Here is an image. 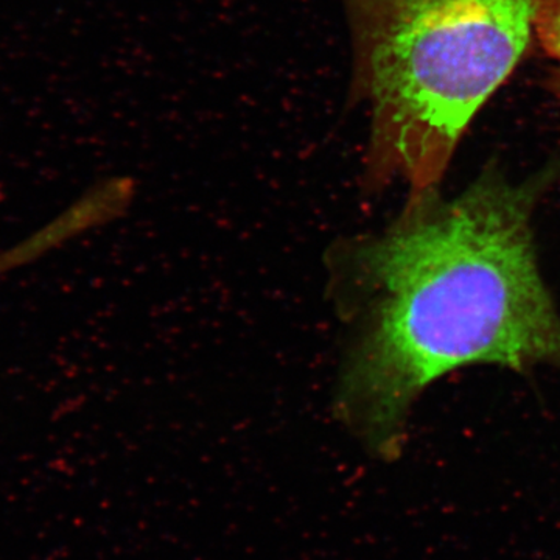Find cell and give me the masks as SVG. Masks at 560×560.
I'll use <instances>...</instances> for the list:
<instances>
[{
	"instance_id": "obj_1",
	"label": "cell",
	"mask_w": 560,
	"mask_h": 560,
	"mask_svg": "<svg viewBox=\"0 0 560 560\" xmlns=\"http://www.w3.org/2000/svg\"><path fill=\"white\" fill-rule=\"evenodd\" d=\"M559 180L560 156L525 178L489 162L453 197H408L385 230L330 248L331 298L352 326L335 416L371 459H401L420 397L453 372H560L534 226Z\"/></svg>"
},
{
	"instance_id": "obj_2",
	"label": "cell",
	"mask_w": 560,
	"mask_h": 560,
	"mask_svg": "<svg viewBox=\"0 0 560 560\" xmlns=\"http://www.w3.org/2000/svg\"><path fill=\"white\" fill-rule=\"evenodd\" d=\"M349 105L366 106L363 186L442 190L481 109L536 47L540 0H340Z\"/></svg>"
},
{
	"instance_id": "obj_3",
	"label": "cell",
	"mask_w": 560,
	"mask_h": 560,
	"mask_svg": "<svg viewBox=\"0 0 560 560\" xmlns=\"http://www.w3.org/2000/svg\"><path fill=\"white\" fill-rule=\"evenodd\" d=\"M91 226L92 221L88 210L83 206L73 205L43 230L36 231L13 248L0 253V276L39 259L44 254L75 237L80 232L90 230Z\"/></svg>"
},
{
	"instance_id": "obj_4",
	"label": "cell",
	"mask_w": 560,
	"mask_h": 560,
	"mask_svg": "<svg viewBox=\"0 0 560 560\" xmlns=\"http://www.w3.org/2000/svg\"><path fill=\"white\" fill-rule=\"evenodd\" d=\"M536 47L550 60L547 90L560 105V0H540L536 20Z\"/></svg>"
}]
</instances>
